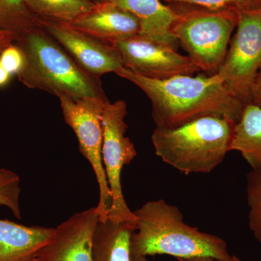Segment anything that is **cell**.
<instances>
[{
  "label": "cell",
  "mask_w": 261,
  "mask_h": 261,
  "mask_svg": "<svg viewBox=\"0 0 261 261\" xmlns=\"http://www.w3.org/2000/svg\"><path fill=\"white\" fill-rule=\"evenodd\" d=\"M116 74L135 84L152 103L155 128L171 129L202 117L224 116L238 123L244 106L217 74L151 80L122 68Z\"/></svg>",
  "instance_id": "cell-1"
},
{
  "label": "cell",
  "mask_w": 261,
  "mask_h": 261,
  "mask_svg": "<svg viewBox=\"0 0 261 261\" xmlns=\"http://www.w3.org/2000/svg\"><path fill=\"white\" fill-rule=\"evenodd\" d=\"M112 3L135 15L140 23L141 37L166 43L178 49L177 39L171 34L177 13L161 0H102Z\"/></svg>",
  "instance_id": "cell-13"
},
{
  "label": "cell",
  "mask_w": 261,
  "mask_h": 261,
  "mask_svg": "<svg viewBox=\"0 0 261 261\" xmlns=\"http://www.w3.org/2000/svg\"><path fill=\"white\" fill-rule=\"evenodd\" d=\"M37 25L24 0H0V29L11 34L15 41Z\"/></svg>",
  "instance_id": "cell-18"
},
{
  "label": "cell",
  "mask_w": 261,
  "mask_h": 261,
  "mask_svg": "<svg viewBox=\"0 0 261 261\" xmlns=\"http://www.w3.org/2000/svg\"><path fill=\"white\" fill-rule=\"evenodd\" d=\"M134 214L137 224L130 238L132 256L232 258L224 240L186 224L180 209L162 199L146 202Z\"/></svg>",
  "instance_id": "cell-2"
},
{
  "label": "cell",
  "mask_w": 261,
  "mask_h": 261,
  "mask_svg": "<svg viewBox=\"0 0 261 261\" xmlns=\"http://www.w3.org/2000/svg\"><path fill=\"white\" fill-rule=\"evenodd\" d=\"M175 5H187L212 10L260 11L261 0H165Z\"/></svg>",
  "instance_id": "cell-21"
},
{
  "label": "cell",
  "mask_w": 261,
  "mask_h": 261,
  "mask_svg": "<svg viewBox=\"0 0 261 261\" xmlns=\"http://www.w3.org/2000/svg\"><path fill=\"white\" fill-rule=\"evenodd\" d=\"M236 122L228 117L208 116L171 129L154 128L152 142L156 155L185 175L208 173L231 151Z\"/></svg>",
  "instance_id": "cell-4"
},
{
  "label": "cell",
  "mask_w": 261,
  "mask_h": 261,
  "mask_svg": "<svg viewBox=\"0 0 261 261\" xmlns=\"http://www.w3.org/2000/svg\"><path fill=\"white\" fill-rule=\"evenodd\" d=\"M178 261H242L238 257L233 256L231 260H224L220 259L215 258V257L209 256H198L189 257V258H179Z\"/></svg>",
  "instance_id": "cell-25"
},
{
  "label": "cell",
  "mask_w": 261,
  "mask_h": 261,
  "mask_svg": "<svg viewBox=\"0 0 261 261\" xmlns=\"http://www.w3.org/2000/svg\"><path fill=\"white\" fill-rule=\"evenodd\" d=\"M0 63L10 74L17 75L23 69L25 63L23 51L13 43L0 53Z\"/></svg>",
  "instance_id": "cell-22"
},
{
  "label": "cell",
  "mask_w": 261,
  "mask_h": 261,
  "mask_svg": "<svg viewBox=\"0 0 261 261\" xmlns=\"http://www.w3.org/2000/svg\"><path fill=\"white\" fill-rule=\"evenodd\" d=\"M15 39L9 32L0 29V50L14 43Z\"/></svg>",
  "instance_id": "cell-24"
},
{
  "label": "cell",
  "mask_w": 261,
  "mask_h": 261,
  "mask_svg": "<svg viewBox=\"0 0 261 261\" xmlns=\"http://www.w3.org/2000/svg\"><path fill=\"white\" fill-rule=\"evenodd\" d=\"M127 104L125 101H106L102 114V160L113 206L108 219L113 222H125L136 228L137 218L130 210L123 195L121 185L122 170L137 156L135 145L125 136L128 125L125 122Z\"/></svg>",
  "instance_id": "cell-6"
},
{
  "label": "cell",
  "mask_w": 261,
  "mask_h": 261,
  "mask_svg": "<svg viewBox=\"0 0 261 261\" xmlns=\"http://www.w3.org/2000/svg\"><path fill=\"white\" fill-rule=\"evenodd\" d=\"M55 228L27 226L0 219V261H36Z\"/></svg>",
  "instance_id": "cell-14"
},
{
  "label": "cell",
  "mask_w": 261,
  "mask_h": 261,
  "mask_svg": "<svg viewBox=\"0 0 261 261\" xmlns=\"http://www.w3.org/2000/svg\"><path fill=\"white\" fill-rule=\"evenodd\" d=\"M132 261H149L147 257L145 256H132Z\"/></svg>",
  "instance_id": "cell-27"
},
{
  "label": "cell",
  "mask_w": 261,
  "mask_h": 261,
  "mask_svg": "<svg viewBox=\"0 0 261 261\" xmlns=\"http://www.w3.org/2000/svg\"><path fill=\"white\" fill-rule=\"evenodd\" d=\"M261 109V68L257 73L252 89L251 102Z\"/></svg>",
  "instance_id": "cell-23"
},
{
  "label": "cell",
  "mask_w": 261,
  "mask_h": 261,
  "mask_svg": "<svg viewBox=\"0 0 261 261\" xmlns=\"http://www.w3.org/2000/svg\"><path fill=\"white\" fill-rule=\"evenodd\" d=\"M231 151H238L252 169L261 168V109L250 103L235 126Z\"/></svg>",
  "instance_id": "cell-16"
},
{
  "label": "cell",
  "mask_w": 261,
  "mask_h": 261,
  "mask_svg": "<svg viewBox=\"0 0 261 261\" xmlns=\"http://www.w3.org/2000/svg\"><path fill=\"white\" fill-rule=\"evenodd\" d=\"M38 23L89 74L100 78L123 68L113 44L77 30L68 23L44 18Z\"/></svg>",
  "instance_id": "cell-10"
},
{
  "label": "cell",
  "mask_w": 261,
  "mask_h": 261,
  "mask_svg": "<svg viewBox=\"0 0 261 261\" xmlns=\"http://www.w3.org/2000/svg\"><path fill=\"white\" fill-rule=\"evenodd\" d=\"M87 1L92 2V1H93V0H87Z\"/></svg>",
  "instance_id": "cell-28"
},
{
  "label": "cell",
  "mask_w": 261,
  "mask_h": 261,
  "mask_svg": "<svg viewBox=\"0 0 261 261\" xmlns=\"http://www.w3.org/2000/svg\"><path fill=\"white\" fill-rule=\"evenodd\" d=\"M2 51H3V50H0V53H2Z\"/></svg>",
  "instance_id": "cell-29"
},
{
  "label": "cell",
  "mask_w": 261,
  "mask_h": 261,
  "mask_svg": "<svg viewBox=\"0 0 261 261\" xmlns=\"http://www.w3.org/2000/svg\"><path fill=\"white\" fill-rule=\"evenodd\" d=\"M25 63L17 75L29 89H37L72 99L97 97L108 99L98 77L89 74L40 27L16 39Z\"/></svg>",
  "instance_id": "cell-3"
},
{
  "label": "cell",
  "mask_w": 261,
  "mask_h": 261,
  "mask_svg": "<svg viewBox=\"0 0 261 261\" xmlns=\"http://www.w3.org/2000/svg\"><path fill=\"white\" fill-rule=\"evenodd\" d=\"M193 7L195 9L187 11L173 9L177 18L171 27V34L200 70L207 75L216 74L238 25V13Z\"/></svg>",
  "instance_id": "cell-5"
},
{
  "label": "cell",
  "mask_w": 261,
  "mask_h": 261,
  "mask_svg": "<svg viewBox=\"0 0 261 261\" xmlns=\"http://www.w3.org/2000/svg\"><path fill=\"white\" fill-rule=\"evenodd\" d=\"M123 67L151 80H164L200 71L190 57L182 56L166 43L137 36L113 44Z\"/></svg>",
  "instance_id": "cell-9"
},
{
  "label": "cell",
  "mask_w": 261,
  "mask_h": 261,
  "mask_svg": "<svg viewBox=\"0 0 261 261\" xmlns=\"http://www.w3.org/2000/svg\"><path fill=\"white\" fill-rule=\"evenodd\" d=\"M12 75L8 71L3 65L0 63V88L4 87L8 85L10 80H11Z\"/></svg>",
  "instance_id": "cell-26"
},
{
  "label": "cell",
  "mask_w": 261,
  "mask_h": 261,
  "mask_svg": "<svg viewBox=\"0 0 261 261\" xmlns=\"http://www.w3.org/2000/svg\"><path fill=\"white\" fill-rule=\"evenodd\" d=\"M18 175L11 170L0 168V206L8 207L17 219H21Z\"/></svg>",
  "instance_id": "cell-20"
},
{
  "label": "cell",
  "mask_w": 261,
  "mask_h": 261,
  "mask_svg": "<svg viewBox=\"0 0 261 261\" xmlns=\"http://www.w3.org/2000/svg\"><path fill=\"white\" fill-rule=\"evenodd\" d=\"M237 32L217 74L229 94L244 106L261 68V10L238 13Z\"/></svg>",
  "instance_id": "cell-8"
},
{
  "label": "cell",
  "mask_w": 261,
  "mask_h": 261,
  "mask_svg": "<svg viewBox=\"0 0 261 261\" xmlns=\"http://www.w3.org/2000/svg\"><path fill=\"white\" fill-rule=\"evenodd\" d=\"M261 261V260H260Z\"/></svg>",
  "instance_id": "cell-30"
},
{
  "label": "cell",
  "mask_w": 261,
  "mask_h": 261,
  "mask_svg": "<svg viewBox=\"0 0 261 261\" xmlns=\"http://www.w3.org/2000/svg\"><path fill=\"white\" fill-rule=\"evenodd\" d=\"M58 97L65 122L74 132L81 153L93 169L99 187V201L96 209L99 221H106L113 206V197L102 160V114L108 99L97 97L74 99L66 95Z\"/></svg>",
  "instance_id": "cell-7"
},
{
  "label": "cell",
  "mask_w": 261,
  "mask_h": 261,
  "mask_svg": "<svg viewBox=\"0 0 261 261\" xmlns=\"http://www.w3.org/2000/svg\"><path fill=\"white\" fill-rule=\"evenodd\" d=\"M32 13L43 18L70 23L88 12L94 3L87 0H24Z\"/></svg>",
  "instance_id": "cell-17"
},
{
  "label": "cell",
  "mask_w": 261,
  "mask_h": 261,
  "mask_svg": "<svg viewBox=\"0 0 261 261\" xmlns=\"http://www.w3.org/2000/svg\"><path fill=\"white\" fill-rule=\"evenodd\" d=\"M249 227L261 244V168L252 169L247 176Z\"/></svg>",
  "instance_id": "cell-19"
},
{
  "label": "cell",
  "mask_w": 261,
  "mask_h": 261,
  "mask_svg": "<svg viewBox=\"0 0 261 261\" xmlns=\"http://www.w3.org/2000/svg\"><path fill=\"white\" fill-rule=\"evenodd\" d=\"M68 24L111 44L137 37L140 32V23L135 15L103 1L94 3L88 12Z\"/></svg>",
  "instance_id": "cell-12"
},
{
  "label": "cell",
  "mask_w": 261,
  "mask_h": 261,
  "mask_svg": "<svg viewBox=\"0 0 261 261\" xmlns=\"http://www.w3.org/2000/svg\"><path fill=\"white\" fill-rule=\"evenodd\" d=\"M135 228L127 223L99 221L93 239V261H132L130 238Z\"/></svg>",
  "instance_id": "cell-15"
},
{
  "label": "cell",
  "mask_w": 261,
  "mask_h": 261,
  "mask_svg": "<svg viewBox=\"0 0 261 261\" xmlns=\"http://www.w3.org/2000/svg\"><path fill=\"white\" fill-rule=\"evenodd\" d=\"M95 207L73 214L55 228L36 261H93V239L99 224Z\"/></svg>",
  "instance_id": "cell-11"
}]
</instances>
